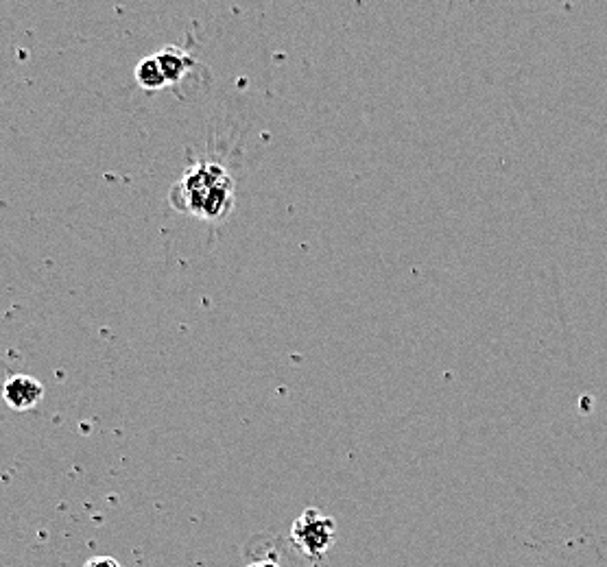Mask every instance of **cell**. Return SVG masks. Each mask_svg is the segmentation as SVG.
I'll return each mask as SVG.
<instances>
[{
  "label": "cell",
  "mask_w": 607,
  "mask_h": 567,
  "mask_svg": "<svg viewBox=\"0 0 607 567\" xmlns=\"http://www.w3.org/2000/svg\"><path fill=\"white\" fill-rule=\"evenodd\" d=\"M3 400L18 413H25V410H33L44 400V386L33 376L16 373L3 386Z\"/></svg>",
  "instance_id": "cell-3"
},
{
  "label": "cell",
  "mask_w": 607,
  "mask_h": 567,
  "mask_svg": "<svg viewBox=\"0 0 607 567\" xmlns=\"http://www.w3.org/2000/svg\"><path fill=\"white\" fill-rule=\"evenodd\" d=\"M83 567H123V565L118 563L116 559H112V557H94Z\"/></svg>",
  "instance_id": "cell-6"
},
{
  "label": "cell",
  "mask_w": 607,
  "mask_h": 567,
  "mask_svg": "<svg viewBox=\"0 0 607 567\" xmlns=\"http://www.w3.org/2000/svg\"><path fill=\"white\" fill-rule=\"evenodd\" d=\"M134 75H136L138 86L142 90H147V92H158V90L169 88V83H166L162 70H160L158 62H156V57H153V55L140 59Z\"/></svg>",
  "instance_id": "cell-5"
},
{
  "label": "cell",
  "mask_w": 607,
  "mask_h": 567,
  "mask_svg": "<svg viewBox=\"0 0 607 567\" xmlns=\"http://www.w3.org/2000/svg\"><path fill=\"white\" fill-rule=\"evenodd\" d=\"M247 567H280V563L276 559H258L254 563H249Z\"/></svg>",
  "instance_id": "cell-7"
},
{
  "label": "cell",
  "mask_w": 607,
  "mask_h": 567,
  "mask_svg": "<svg viewBox=\"0 0 607 567\" xmlns=\"http://www.w3.org/2000/svg\"><path fill=\"white\" fill-rule=\"evenodd\" d=\"M177 212L208 223H221L234 212L236 184L228 168L217 162H199L177 179L169 192Z\"/></svg>",
  "instance_id": "cell-1"
},
{
  "label": "cell",
  "mask_w": 607,
  "mask_h": 567,
  "mask_svg": "<svg viewBox=\"0 0 607 567\" xmlns=\"http://www.w3.org/2000/svg\"><path fill=\"white\" fill-rule=\"evenodd\" d=\"M153 57H156V62H158V66L162 70L166 83H169V88L177 86V83H182L186 79L188 72L197 68L195 59L190 57L186 51H182V48H177V46H166V48H162V51H158Z\"/></svg>",
  "instance_id": "cell-4"
},
{
  "label": "cell",
  "mask_w": 607,
  "mask_h": 567,
  "mask_svg": "<svg viewBox=\"0 0 607 567\" xmlns=\"http://www.w3.org/2000/svg\"><path fill=\"white\" fill-rule=\"evenodd\" d=\"M295 550L313 565L324 563L328 550L337 541V522L319 509H304L297 517L289 533Z\"/></svg>",
  "instance_id": "cell-2"
}]
</instances>
